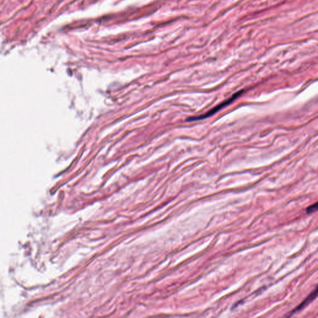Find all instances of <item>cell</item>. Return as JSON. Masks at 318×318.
I'll use <instances>...</instances> for the list:
<instances>
[{
	"label": "cell",
	"mask_w": 318,
	"mask_h": 318,
	"mask_svg": "<svg viewBox=\"0 0 318 318\" xmlns=\"http://www.w3.org/2000/svg\"><path fill=\"white\" fill-rule=\"evenodd\" d=\"M317 208H318V204L317 203H315L314 204L309 206V207H308L306 209V214H311L313 213H314L316 212L317 210Z\"/></svg>",
	"instance_id": "obj_3"
},
{
	"label": "cell",
	"mask_w": 318,
	"mask_h": 318,
	"mask_svg": "<svg viewBox=\"0 0 318 318\" xmlns=\"http://www.w3.org/2000/svg\"><path fill=\"white\" fill-rule=\"evenodd\" d=\"M244 90H241L239 91H238L237 93H236L235 94H234L231 97H230L229 99L225 100L224 102H223V103H220V105L216 106L215 107H214L213 109H210L209 111H208L207 113H206L205 114H203L202 115H200V116H194V117H190V118H189L188 119H187V121H198V120H204V119H206L207 118H209V117L211 116L212 115L214 114L215 113H216L217 112H218L219 111H220L221 109H222L223 108H224V107L227 106V105H229V104H230L232 102H233L234 100H235L236 99H237L239 96H240L242 93H243Z\"/></svg>",
	"instance_id": "obj_1"
},
{
	"label": "cell",
	"mask_w": 318,
	"mask_h": 318,
	"mask_svg": "<svg viewBox=\"0 0 318 318\" xmlns=\"http://www.w3.org/2000/svg\"><path fill=\"white\" fill-rule=\"evenodd\" d=\"M317 288L316 287V289L314 290V291H313L309 295L308 297H307L302 303H301L299 306H298L296 308H295L292 311H291L290 313H289L288 314V315L287 316H290L291 315H293V314H295V313L303 309L305 306H306L309 303H311V301L313 300H314L316 296H317Z\"/></svg>",
	"instance_id": "obj_2"
}]
</instances>
